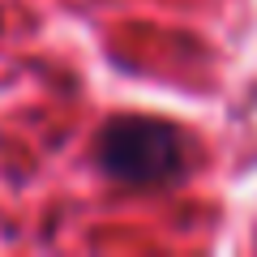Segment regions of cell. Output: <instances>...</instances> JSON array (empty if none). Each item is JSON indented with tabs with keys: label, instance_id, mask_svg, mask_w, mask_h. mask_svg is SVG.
<instances>
[{
	"label": "cell",
	"instance_id": "1",
	"mask_svg": "<svg viewBox=\"0 0 257 257\" xmlns=\"http://www.w3.org/2000/svg\"><path fill=\"white\" fill-rule=\"evenodd\" d=\"M184 138L180 128L155 116H124L99 133L94 163L107 180L124 189H155L184 172Z\"/></svg>",
	"mask_w": 257,
	"mask_h": 257
}]
</instances>
